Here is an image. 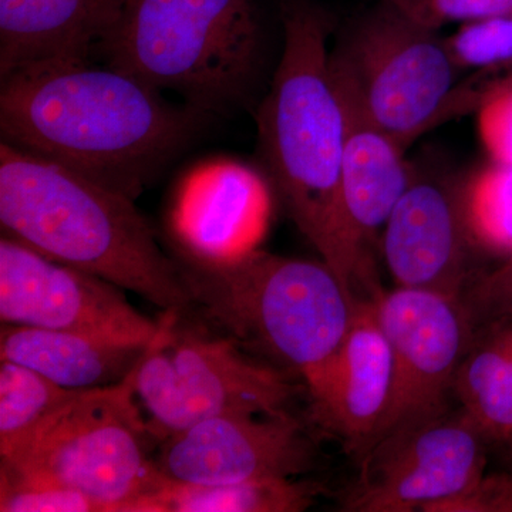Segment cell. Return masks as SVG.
Instances as JSON below:
<instances>
[{
  "label": "cell",
  "mask_w": 512,
  "mask_h": 512,
  "mask_svg": "<svg viewBox=\"0 0 512 512\" xmlns=\"http://www.w3.org/2000/svg\"><path fill=\"white\" fill-rule=\"evenodd\" d=\"M123 291L16 239L6 235L0 239V322L5 325L150 345L160 332L161 320L143 315Z\"/></svg>",
  "instance_id": "8fae6325"
},
{
  "label": "cell",
  "mask_w": 512,
  "mask_h": 512,
  "mask_svg": "<svg viewBox=\"0 0 512 512\" xmlns=\"http://www.w3.org/2000/svg\"><path fill=\"white\" fill-rule=\"evenodd\" d=\"M333 79L345 117L343 207L353 239L369 254L370 244L386 225L414 175L404 160L406 148L367 116L355 94L335 74Z\"/></svg>",
  "instance_id": "e0dca14e"
},
{
  "label": "cell",
  "mask_w": 512,
  "mask_h": 512,
  "mask_svg": "<svg viewBox=\"0 0 512 512\" xmlns=\"http://www.w3.org/2000/svg\"><path fill=\"white\" fill-rule=\"evenodd\" d=\"M488 448L460 409L384 434L359 458L342 510L426 512L487 473Z\"/></svg>",
  "instance_id": "9c48e42d"
},
{
  "label": "cell",
  "mask_w": 512,
  "mask_h": 512,
  "mask_svg": "<svg viewBox=\"0 0 512 512\" xmlns=\"http://www.w3.org/2000/svg\"><path fill=\"white\" fill-rule=\"evenodd\" d=\"M495 74H497V77H500V79H508L512 80V63L505 64V66L501 67H494Z\"/></svg>",
  "instance_id": "f1b7e54d"
},
{
  "label": "cell",
  "mask_w": 512,
  "mask_h": 512,
  "mask_svg": "<svg viewBox=\"0 0 512 512\" xmlns=\"http://www.w3.org/2000/svg\"><path fill=\"white\" fill-rule=\"evenodd\" d=\"M370 299L392 348L394 369L379 440L450 412L448 396L477 328L458 296L394 286L389 292L380 289Z\"/></svg>",
  "instance_id": "30bf717a"
},
{
  "label": "cell",
  "mask_w": 512,
  "mask_h": 512,
  "mask_svg": "<svg viewBox=\"0 0 512 512\" xmlns=\"http://www.w3.org/2000/svg\"><path fill=\"white\" fill-rule=\"evenodd\" d=\"M271 212L268 187L251 168L232 161L198 168L175 198L177 252L211 264L235 261L259 249Z\"/></svg>",
  "instance_id": "5bb4252c"
},
{
  "label": "cell",
  "mask_w": 512,
  "mask_h": 512,
  "mask_svg": "<svg viewBox=\"0 0 512 512\" xmlns=\"http://www.w3.org/2000/svg\"><path fill=\"white\" fill-rule=\"evenodd\" d=\"M458 69L484 70L512 63V9L493 18L466 23L447 37Z\"/></svg>",
  "instance_id": "cb8c5ba5"
},
{
  "label": "cell",
  "mask_w": 512,
  "mask_h": 512,
  "mask_svg": "<svg viewBox=\"0 0 512 512\" xmlns=\"http://www.w3.org/2000/svg\"><path fill=\"white\" fill-rule=\"evenodd\" d=\"M383 255L397 288L463 298L476 279L460 194L413 177L383 228Z\"/></svg>",
  "instance_id": "4fadbf2b"
},
{
  "label": "cell",
  "mask_w": 512,
  "mask_h": 512,
  "mask_svg": "<svg viewBox=\"0 0 512 512\" xmlns=\"http://www.w3.org/2000/svg\"><path fill=\"white\" fill-rule=\"evenodd\" d=\"M426 512H512V471L485 473L464 493L431 505Z\"/></svg>",
  "instance_id": "83f0119b"
},
{
  "label": "cell",
  "mask_w": 512,
  "mask_h": 512,
  "mask_svg": "<svg viewBox=\"0 0 512 512\" xmlns=\"http://www.w3.org/2000/svg\"><path fill=\"white\" fill-rule=\"evenodd\" d=\"M460 410L512 467V316L478 326L454 379Z\"/></svg>",
  "instance_id": "d6986e66"
},
{
  "label": "cell",
  "mask_w": 512,
  "mask_h": 512,
  "mask_svg": "<svg viewBox=\"0 0 512 512\" xmlns=\"http://www.w3.org/2000/svg\"><path fill=\"white\" fill-rule=\"evenodd\" d=\"M473 247L501 262L512 258V165L480 168L460 194Z\"/></svg>",
  "instance_id": "7402d4cb"
},
{
  "label": "cell",
  "mask_w": 512,
  "mask_h": 512,
  "mask_svg": "<svg viewBox=\"0 0 512 512\" xmlns=\"http://www.w3.org/2000/svg\"><path fill=\"white\" fill-rule=\"evenodd\" d=\"M325 493L318 481L266 477L227 485L167 483L123 512H302Z\"/></svg>",
  "instance_id": "ffe728a7"
},
{
  "label": "cell",
  "mask_w": 512,
  "mask_h": 512,
  "mask_svg": "<svg viewBox=\"0 0 512 512\" xmlns=\"http://www.w3.org/2000/svg\"><path fill=\"white\" fill-rule=\"evenodd\" d=\"M0 511L101 512L99 505L80 491L5 466H0Z\"/></svg>",
  "instance_id": "603a6c76"
},
{
  "label": "cell",
  "mask_w": 512,
  "mask_h": 512,
  "mask_svg": "<svg viewBox=\"0 0 512 512\" xmlns=\"http://www.w3.org/2000/svg\"><path fill=\"white\" fill-rule=\"evenodd\" d=\"M177 261L192 311L249 355L298 377L311 407L318 404L355 315L357 298L338 275L322 259L262 249L221 264L183 254Z\"/></svg>",
  "instance_id": "277c9868"
},
{
  "label": "cell",
  "mask_w": 512,
  "mask_h": 512,
  "mask_svg": "<svg viewBox=\"0 0 512 512\" xmlns=\"http://www.w3.org/2000/svg\"><path fill=\"white\" fill-rule=\"evenodd\" d=\"M284 46L256 114L258 147L299 231L356 296L379 291L375 266L359 248L342 198L345 117L330 69L328 15L308 0L282 8Z\"/></svg>",
  "instance_id": "7a4b0ae2"
},
{
  "label": "cell",
  "mask_w": 512,
  "mask_h": 512,
  "mask_svg": "<svg viewBox=\"0 0 512 512\" xmlns=\"http://www.w3.org/2000/svg\"><path fill=\"white\" fill-rule=\"evenodd\" d=\"M77 392L29 367L0 360V457L12 456Z\"/></svg>",
  "instance_id": "44dd1931"
},
{
  "label": "cell",
  "mask_w": 512,
  "mask_h": 512,
  "mask_svg": "<svg viewBox=\"0 0 512 512\" xmlns=\"http://www.w3.org/2000/svg\"><path fill=\"white\" fill-rule=\"evenodd\" d=\"M463 301L476 328L512 316V258L478 275L464 292Z\"/></svg>",
  "instance_id": "4316f807"
},
{
  "label": "cell",
  "mask_w": 512,
  "mask_h": 512,
  "mask_svg": "<svg viewBox=\"0 0 512 512\" xmlns=\"http://www.w3.org/2000/svg\"><path fill=\"white\" fill-rule=\"evenodd\" d=\"M0 82L2 141L133 200L200 140L214 117L92 60L36 64Z\"/></svg>",
  "instance_id": "6da1fadb"
},
{
  "label": "cell",
  "mask_w": 512,
  "mask_h": 512,
  "mask_svg": "<svg viewBox=\"0 0 512 512\" xmlns=\"http://www.w3.org/2000/svg\"><path fill=\"white\" fill-rule=\"evenodd\" d=\"M154 444L130 375L116 386L79 390L0 466L80 491L101 512H123L164 484Z\"/></svg>",
  "instance_id": "52a82bcc"
},
{
  "label": "cell",
  "mask_w": 512,
  "mask_h": 512,
  "mask_svg": "<svg viewBox=\"0 0 512 512\" xmlns=\"http://www.w3.org/2000/svg\"><path fill=\"white\" fill-rule=\"evenodd\" d=\"M386 2H390V0H386Z\"/></svg>",
  "instance_id": "f546056e"
},
{
  "label": "cell",
  "mask_w": 512,
  "mask_h": 512,
  "mask_svg": "<svg viewBox=\"0 0 512 512\" xmlns=\"http://www.w3.org/2000/svg\"><path fill=\"white\" fill-rule=\"evenodd\" d=\"M154 456L167 483L227 485L299 477L316 464L315 441L295 414H224L167 437Z\"/></svg>",
  "instance_id": "7c38bea8"
},
{
  "label": "cell",
  "mask_w": 512,
  "mask_h": 512,
  "mask_svg": "<svg viewBox=\"0 0 512 512\" xmlns=\"http://www.w3.org/2000/svg\"><path fill=\"white\" fill-rule=\"evenodd\" d=\"M0 225L6 237L164 312L194 309L177 258L165 254L133 198L6 141L0 143Z\"/></svg>",
  "instance_id": "3957f363"
},
{
  "label": "cell",
  "mask_w": 512,
  "mask_h": 512,
  "mask_svg": "<svg viewBox=\"0 0 512 512\" xmlns=\"http://www.w3.org/2000/svg\"><path fill=\"white\" fill-rule=\"evenodd\" d=\"M389 3L436 30L448 23L466 25L493 18L512 9V0H390Z\"/></svg>",
  "instance_id": "484cf974"
},
{
  "label": "cell",
  "mask_w": 512,
  "mask_h": 512,
  "mask_svg": "<svg viewBox=\"0 0 512 512\" xmlns=\"http://www.w3.org/2000/svg\"><path fill=\"white\" fill-rule=\"evenodd\" d=\"M393 355L370 298H357L355 315L330 372L325 394L311 407L313 421L357 458L372 446L389 409Z\"/></svg>",
  "instance_id": "9a60e30c"
},
{
  "label": "cell",
  "mask_w": 512,
  "mask_h": 512,
  "mask_svg": "<svg viewBox=\"0 0 512 512\" xmlns=\"http://www.w3.org/2000/svg\"><path fill=\"white\" fill-rule=\"evenodd\" d=\"M188 313L164 312L134 372V396L157 444L224 414H284L305 386L291 373L249 355L224 333Z\"/></svg>",
  "instance_id": "8992f818"
},
{
  "label": "cell",
  "mask_w": 512,
  "mask_h": 512,
  "mask_svg": "<svg viewBox=\"0 0 512 512\" xmlns=\"http://www.w3.org/2000/svg\"><path fill=\"white\" fill-rule=\"evenodd\" d=\"M255 0H128L96 55L214 117L248 106L264 67Z\"/></svg>",
  "instance_id": "5b68a950"
},
{
  "label": "cell",
  "mask_w": 512,
  "mask_h": 512,
  "mask_svg": "<svg viewBox=\"0 0 512 512\" xmlns=\"http://www.w3.org/2000/svg\"><path fill=\"white\" fill-rule=\"evenodd\" d=\"M128 0H0V79L36 64L86 62Z\"/></svg>",
  "instance_id": "2e32d148"
},
{
  "label": "cell",
  "mask_w": 512,
  "mask_h": 512,
  "mask_svg": "<svg viewBox=\"0 0 512 512\" xmlns=\"http://www.w3.org/2000/svg\"><path fill=\"white\" fill-rule=\"evenodd\" d=\"M330 69L404 148L440 124L460 72L436 29L384 0L330 52Z\"/></svg>",
  "instance_id": "ba28073f"
},
{
  "label": "cell",
  "mask_w": 512,
  "mask_h": 512,
  "mask_svg": "<svg viewBox=\"0 0 512 512\" xmlns=\"http://www.w3.org/2000/svg\"><path fill=\"white\" fill-rule=\"evenodd\" d=\"M148 345L116 342L86 333L5 325L0 360L29 367L66 389L116 386L134 372Z\"/></svg>",
  "instance_id": "ac0fdd59"
},
{
  "label": "cell",
  "mask_w": 512,
  "mask_h": 512,
  "mask_svg": "<svg viewBox=\"0 0 512 512\" xmlns=\"http://www.w3.org/2000/svg\"><path fill=\"white\" fill-rule=\"evenodd\" d=\"M494 84L478 107V133L491 161L512 165V80Z\"/></svg>",
  "instance_id": "d4e9b609"
}]
</instances>
